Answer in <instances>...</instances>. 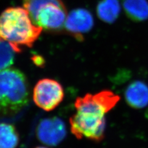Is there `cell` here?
Wrapping results in <instances>:
<instances>
[{
    "label": "cell",
    "mask_w": 148,
    "mask_h": 148,
    "mask_svg": "<svg viewBox=\"0 0 148 148\" xmlns=\"http://www.w3.org/2000/svg\"><path fill=\"white\" fill-rule=\"evenodd\" d=\"M120 100L119 95L108 90L78 97L74 104L76 113L69 119L72 133L78 140L84 138L95 142L103 140L106 128V114Z\"/></svg>",
    "instance_id": "cell-1"
},
{
    "label": "cell",
    "mask_w": 148,
    "mask_h": 148,
    "mask_svg": "<svg viewBox=\"0 0 148 148\" xmlns=\"http://www.w3.org/2000/svg\"><path fill=\"white\" fill-rule=\"evenodd\" d=\"M42 30L24 8H8L0 15V40L12 45L18 53L22 46L32 47Z\"/></svg>",
    "instance_id": "cell-2"
},
{
    "label": "cell",
    "mask_w": 148,
    "mask_h": 148,
    "mask_svg": "<svg viewBox=\"0 0 148 148\" xmlns=\"http://www.w3.org/2000/svg\"><path fill=\"white\" fill-rule=\"evenodd\" d=\"M30 95L29 82L22 71L8 68L0 72V115L20 112L29 104Z\"/></svg>",
    "instance_id": "cell-3"
},
{
    "label": "cell",
    "mask_w": 148,
    "mask_h": 148,
    "mask_svg": "<svg viewBox=\"0 0 148 148\" xmlns=\"http://www.w3.org/2000/svg\"><path fill=\"white\" fill-rule=\"evenodd\" d=\"M35 104L45 111H51L61 104L64 98L62 85L51 78H43L36 83L33 90Z\"/></svg>",
    "instance_id": "cell-4"
},
{
    "label": "cell",
    "mask_w": 148,
    "mask_h": 148,
    "mask_svg": "<svg viewBox=\"0 0 148 148\" xmlns=\"http://www.w3.org/2000/svg\"><path fill=\"white\" fill-rule=\"evenodd\" d=\"M36 134L43 144L55 146L62 142L67 135L66 124L57 117L42 119L36 127Z\"/></svg>",
    "instance_id": "cell-5"
},
{
    "label": "cell",
    "mask_w": 148,
    "mask_h": 148,
    "mask_svg": "<svg viewBox=\"0 0 148 148\" xmlns=\"http://www.w3.org/2000/svg\"><path fill=\"white\" fill-rule=\"evenodd\" d=\"M67 16L66 6L49 3L40 9L35 24L49 31H60L64 28Z\"/></svg>",
    "instance_id": "cell-6"
},
{
    "label": "cell",
    "mask_w": 148,
    "mask_h": 148,
    "mask_svg": "<svg viewBox=\"0 0 148 148\" xmlns=\"http://www.w3.org/2000/svg\"><path fill=\"white\" fill-rule=\"evenodd\" d=\"M94 26V18L86 9L77 8L71 11L67 16L64 29L78 40H83V35L89 32Z\"/></svg>",
    "instance_id": "cell-7"
},
{
    "label": "cell",
    "mask_w": 148,
    "mask_h": 148,
    "mask_svg": "<svg viewBox=\"0 0 148 148\" xmlns=\"http://www.w3.org/2000/svg\"><path fill=\"white\" fill-rule=\"evenodd\" d=\"M124 96L131 108L136 109L145 108L148 105V85L140 80L134 81L127 87Z\"/></svg>",
    "instance_id": "cell-8"
},
{
    "label": "cell",
    "mask_w": 148,
    "mask_h": 148,
    "mask_svg": "<svg viewBox=\"0 0 148 148\" xmlns=\"http://www.w3.org/2000/svg\"><path fill=\"white\" fill-rule=\"evenodd\" d=\"M125 13L134 22H143L148 19L147 0H123Z\"/></svg>",
    "instance_id": "cell-9"
},
{
    "label": "cell",
    "mask_w": 148,
    "mask_h": 148,
    "mask_svg": "<svg viewBox=\"0 0 148 148\" xmlns=\"http://www.w3.org/2000/svg\"><path fill=\"white\" fill-rule=\"evenodd\" d=\"M120 10L119 0H101L96 6L97 16L107 24H112L117 19Z\"/></svg>",
    "instance_id": "cell-10"
},
{
    "label": "cell",
    "mask_w": 148,
    "mask_h": 148,
    "mask_svg": "<svg viewBox=\"0 0 148 148\" xmlns=\"http://www.w3.org/2000/svg\"><path fill=\"white\" fill-rule=\"evenodd\" d=\"M19 140V134L13 124L0 123V148H16Z\"/></svg>",
    "instance_id": "cell-11"
},
{
    "label": "cell",
    "mask_w": 148,
    "mask_h": 148,
    "mask_svg": "<svg viewBox=\"0 0 148 148\" xmlns=\"http://www.w3.org/2000/svg\"><path fill=\"white\" fill-rule=\"evenodd\" d=\"M16 53H18L12 45L0 40V72L8 69L14 63Z\"/></svg>",
    "instance_id": "cell-12"
},
{
    "label": "cell",
    "mask_w": 148,
    "mask_h": 148,
    "mask_svg": "<svg viewBox=\"0 0 148 148\" xmlns=\"http://www.w3.org/2000/svg\"><path fill=\"white\" fill-rule=\"evenodd\" d=\"M49 3H54L60 6H65L62 0H23L24 8L29 12L34 24L36 15L40 9Z\"/></svg>",
    "instance_id": "cell-13"
},
{
    "label": "cell",
    "mask_w": 148,
    "mask_h": 148,
    "mask_svg": "<svg viewBox=\"0 0 148 148\" xmlns=\"http://www.w3.org/2000/svg\"><path fill=\"white\" fill-rule=\"evenodd\" d=\"M35 148H48V147H44V146H38V147H36Z\"/></svg>",
    "instance_id": "cell-14"
},
{
    "label": "cell",
    "mask_w": 148,
    "mask_h": 148,
    "mask_svg": "<svg viewBox=\"0 0 148 148\" xmlns=\"http://www.w3.org/2000/svg\"><path fill=\"white\" fill-rule=\"evenodd\" d=\"M146 115L147 118H148V110H147V112H146Z\"/></svg>",
    "instance_id": "cell-15"
}]
</instances>
